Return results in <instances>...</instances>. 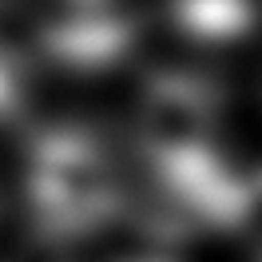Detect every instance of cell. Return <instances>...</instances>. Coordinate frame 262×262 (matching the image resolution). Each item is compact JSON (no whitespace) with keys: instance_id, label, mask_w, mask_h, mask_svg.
Wrapping results in <instances>:
<instances>
[{"instance_id":"9","label":"cell","mask_w":262,"mask_h":262,"mask_svg":"<svg viewBox=\"0 0 262 262\" xmlns=\"http://www.w3.org/2000/svg\"><path fill=\"white\" fill-rule=\"evenodd\" d=\"M131 262H171V258H159V254H147V258H131Z\"/></svg>"},{"instance_id":"7","label":"cell","mask_w":262,"mask_h":262,"mask_svg":"<svg viewBox=\"0 0 262 262\" xmlns=\"http://www.w3.org/2000/svg\"><path fill=\"white\" fill-rule=\"evenodd\" d=\"M238 230L262 250V171H246L243 187V214H238Z\"/></svg>"},{"instance_id":"8","label":"cell","mask_w":262,"mask_h":262,"mask_svg":"<svg viewBox=\"0 0 262 262\" xmlns=\"http://www.w3.org/2000/svg\"><path fill=\"white\" fill-rule=\"evenodd\" d=\"M68 8H92V4H115V0H64Z\"/></svg>"},{"instance_id":"3","label":"cell","mask_w":262,"mask_h":262,"mask_svg":"<svg viewBox=\"0 0 262 262\" xmlns=\"http://www.w3.org/2000/svg\"><path fill=\"white\" fill-rule=\"evenodd\" d=\"M223 88L211 76L167 68L151 72L135 103V143L143 159L219 143Z\"/></svg>"},{"instance_id":"6","label":"cell","mask_w":262,"mask_h":262,"mask_svg":"<svg viewBox=\"0 0 262 262\" xmlns=\"http://www.w3.org/2000/svg\"><path fill=\"white\" fill-rule=\"evenodd\" d=\"M28 88H32V64H28V56L0 40V127L16 123L24 115Z\"/></svg>"},{"instance_id":"5","label":"cell","mask_w":262,"mask_h":262,"mask_svg":"<svg viewBox=\"0 0 262 262\" xmlns=\"http://www.w3.org/2000/svg\"><path fill=\"white\" fill-rule=\"evenodd\" d=\"M171 24L183 40L203 48H230L254 36L258 4L254 0H171Z\"/></svg>"},{"instance_id":"1","label":"cell","mask_w":262,"mask_h":262,"mask_svg":"<svg viewBox=\"0 0 262 262\" xmlns=\"http://www.w3.org/2000/svg\"><path fill=\"white\" fill-rule=\"evenodd\" d=\"M20 199L36 243L72 250L127 214V175L96 127L56 119L32 127L24 139Z\"/></svg>"},{"instance_id":"4","label":"cell","mask_w":262,"mask_h":262,"mask_svg":"<svg viewBox=\"0 0 262 262\" xmlns=\"http://www.w3.org/2000/svg\"><path fill=\"white\" fill-rule=\"evenodd\" d=\"M139 44V24L115 8V4H92V8H64L40 32V48L56 68L72 72H103L123 64Z\"/></svg>"},{"instance_id":"2","label":"cell","mask_w":262,"mask_h":262,"mask_svg":"<svg viewBox=\"0 0 262 262\" xmlns=\"http://www.w3.org/2000/svg\"><path fill=\"white\" fill-rule=\"evenodd\" d=\"M151 195L171 230H238L246 171L214 147L143 159Z\"/></svg>"}]
</instances>
